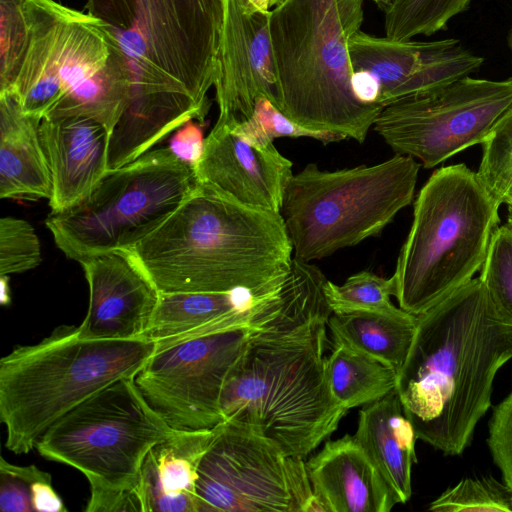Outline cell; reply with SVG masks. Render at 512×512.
I'll use <instances>...</instances> for the list:
<instances>
[{
    "label": "cell",
    "instance_id": "obj_1",
    "mask_svg": "<svg viewBox=\"0 0 512 512\" xmlns=\"http://www.w3.org/2000/svg\"><path fill=\"white\" fill-rule=\"evenodd\" d=\"M327 280L316 265L293 257L279 303L252 335L221 396L224 421L246 425L303 459L348 412L327 377Z\"/></svg>",
    "mask_w": 512,
    "mask_h": 512
},
{
    "label": "cell",
    "instance_id": "obj_2",
    "mask_svg": "<svg viewBox=\"0 0 512 512\" xmlns=\"http://www.w3.org/2000/svg\"><path fill=\"white\" fill-rule=\"evenodd\" d=\"M128 63L130 101L109 154L140 157L189 120L204 121L222 41L225 0H87Z\"/></svg>",
    "mask_w": 512,
    "mask_h": 512
},
{
    "label": "cell",
    "instance_id": "obj_3",
    "mask_svg": "<svg viewBox=\"0 0 512 512\" xmlns=\"http://www.w3.org/2000/svg\"><path fill=\"white\" fill-rule=\"evenodd\" d=\"M417 319L396 391L417 439L459 455L491 406L496 373L512 358V325L497 312L480 277Z\"/></svg>",
    "mask_w": 512,
    "mask_h": 512
},
{
    "label": "cell",
    "instance_id": "obj_4",
    "mask_svg": "<svg viewBox=\"0 0 512 512\" xmlns=\"http://www.w3.org/2000/svg\"><path fill=\"white\" fill-rule=\"evenodd\" d=\"M129 252L160 293L279 290L293 260L280 213L236 203L199 184Z\"/></svg>",
    "mask_w": 512,
    "mask_h": 512
},
{
    "label": "cell",
    "instance_id": "obj_5",
    "mask_svg": "<svg viewBox=\"0 0 512 512\" xmlns=\"http://www.w3.org/2000/svg\"><path fill=\"white\" fill-rule=\"evenodd\" d=\"M24 12L29 43L10 94L29 116L86 117L111 135L132 87L116 39L98 18L54 0H24Z\"/></svg>",
    "mask_w": 512,
    "mask_h": 512
},
{
    "label": "cell",
    "instance_id": "obj_6",
    "mask_svg": "<svg viewBox=\"0 0 512 512\" xmlns=\"http://www.w3.org/2000/svg\"><path fill=\"white\" fill-rule=\"evenodd\" d=\"M364 0H284L270 10L278 110L297 125L366 140L382 110L352 87L348 44L360 31Z\"/></svg>",
    "mask_w": 512,
    "mask_h": 512
},
{
    "label": "cell",
    "instance_id": "obj_7",
    "mask_svg": "<svg viewBox=\"0 0 512 512\" xmlns=\"http://www.w3.org/2000/svg\"><path fill=\"white\" fill-rule=\"evenodd\" d=\"M146 337L84 340L62 325L42 341L15 347L0 360V419L6 448L33 450L42 434L91 395L134 378L154 353Z\"/></svg>",
    "mask_w": 512,
    "mask_h": 512
},
{
    "label": "cell",
    "instance_id": "obj_8",
    "mask_svg": "<svg viewBox=\"0 0 512 512\" xmlns=\"http://www.w3.org/2000/svg\"><path fill=\"white\" fill-rule=\"evenodd\" d=\"M499 207L465 164L444 166L429 177L391 276L401 309L423 314L473 279L499 223Z\"/></svg>",
    "mask_w": 512,
    "mask_h": 512
},
{
    "label": "cell",
    "instance_id": "obj_9",
    "mask_svg": "<svg viewBox=\"0 0 512 512\" xmlns=\"http://www.w3.org/2000/svg\"><path fill=\"white\" fill-rule=\"evenodd\" d=\"M419 168L400 154L335 171L307 164L289 179L280 211L293 257L319 260L379 235L411 204Z\"/></svg>",
    "mask_w": 512,
    "mask_h": 512
},
{
    "label": "cell",
    "instance_id": "obj_10",
    "mask_svg": "<svg viewBox=\"0 0 512 512\" xmlns=\"http://www.w3.org/2000/svg\"><path fill=\"white\" fill-rule=\"evenodd\" d=\"M191 166L169 147L151 149L109 170L75 205L45 220L67 258L129 251L154 232L196 186Z\"/></svg>",
    "mask_w": 512,
    "mask_h": 512
},
{
    "label": "cell",
    "instance_id": "obj_11",
    "mask_svg": "<svg viewBox=\"0 0 512 512\" xmlns=\"http://www.w3.org/2000/svg\"><path fill=\"white\" fill-rule=\"evenodd\" d=\"M134 378L111 383L60 417L37 441L38 453L80 471L90 488L135 489L150 450L180 431L151 407Z\"/></svg>",
    "mask_w": 512,
    "mask_h": 512
},
{
    "label": "cell",
    "instance_id": "obj_12",
    "mask_svg": "<svg viewBox=\"0 0 512 512\" xmlns=\"http://www.w3.org/2000/svg\"><path fill=\"white\" fill-rule=\"evenodd\" d=\"M196 496L198 512H322L304 459L233 421L214 427Z\"/></svg>",
    "mask_w": 512,
    "mask_h": 512
},
{
    "label": "cell",
    "instance_id": "obj_13",
    "mask_svg": "<svg viewBox=\"0 0 512 512\" xmlns=\"http://www.w3.org/2000/svg\"><path fill=\"white\" fill-rule=\"evenodd\" d=\"M512 111V79L463 77L384 106L373 128L391 149L432 168L483 144Z\"/></svg>",
    "mask_w": 512,
    "mask_h": 512
},
{
    "label": "cell",
    "instance_id": "obj_14",
    "mask_svg": "<svg viewBox=\"0 0 512 512\" xmlns=\"http://www.w3.org/2000/svg\"><path fill=\"white\" fill-rule=\"evenodd\" d=\"M264 317L252 326L155 350L135 376L136 385L172 428L195 431L216 427L224 422L221 396L226 380Z\"/></svg>",
    "mask_w": 512,
    "mask_h": 512
},
{
    "label": "cell",
    "instance_id": "obj_15",
    "mask_svg": "<svg viewBox=\"0 0 512 512\" xmlns=\"http://www.w3.org/2000/svg\"><path fill=\"white\" fill-rule=\"evenodd\" d=\"M348 49L353 72L367 73L377 82L383 107L469 76L483 63L454 38L399 41L358 31Z\"/></svg>",
    "mask_w": 512,
    "mask_h": 512
},
{
    "label": "cell",
    "instance_id": "obj_16",
    "mask_svg": "<svg viewBox=\"0 0 512 512\" xmlns=\"http://www.w3.org/2000/svg\"><path fill=\"white\" fill-rule=\"evenodd\" d=\"M269 17L270 11L249 10L243 0H225L214 82L219 108L215 124L232 126L248 121L262 97L278 107L279 85Z\"/></svg>",
    "mask_w": 512,
    "mask_h": 512
},
{
    "label": "cell",
    "instance_id": "obj_17",
    "mask_svg": "<svg viewBox=\"0 0 512 512\" xmlns=\"http://www.w3.org/2000/svg\"><path fill=\"white\" fill-rule=\"evenodd\" d=\"M293 163L272 143L215 124L193 169L197 184L236 203L280 213Z\"/></svg>",
    "mask_w": 512,
    "mask_h": 512
},
{
    "label": "cell",
    "instance_id": "obj_18",
    "mask_svg": "<svg viewBox=\"0 0 512 512\" xmlns=\"http://www.w3.org/2000/svg\"><path fill=\"white\" fill-rule=\"evenodd\" d=\"M89 287V305L78 336L84 340L143 337L160 291L129 251H115L79 262Z\"/></svg>",
    "mask_w": 512,
    "mask_h": 512
},
{
    "label": "cell",
    "instance_id": "obj_19",
    "mask_svg": "<svg viewBox=\"0 0 512 512\" xmlns=\"http://www.w3.org/2000/svg\"><path fill=\"white\" fill-rule=\"evenodd\" d=\"M282 289L160 293L144 337L160 350L192 338L252 326L278 304Z\"/></svg>",
    "mask_w": 512,
    "mask_h": 512
},
{
    "label": "cell",
    "instance_id": "obj_20",
    "mask_svg": "<svg viewBox=\"0 0 512 512\" xmlns=\"http://www.w3.org/2000/svg\"><path fill=\"white\" fill-rule=\"evenodd\" d=\"M40 140L52 178L49 205L65 210L85 198L107 174L110 133L81 116L43 118Z\"/></svg>",
    "mask_w": 512,
    "mask_h": 512
},
{
    "label": "cell",
    "instance_id": "obj_21",
    "mask_svg": "<svg viewBox=\"0 0 512 512\" xmlns=\"http://www.w3.org/2000/svg\"><path fill=\"white\" fill-rule=\"evenodd\" d=\"M305 465L322 512H389L398 504L354 435L326 441Z\"/></svg>",
    "mask_w": 512,
    "mask_h": 512
},
{
    "label": "cell",
    "instance_id": "obj_22",
    "mask_svg": "<svg viewBox=\"0 0 512 512\" xmlns=\"http://www.w3.org/2000/svg\"><path fill=\"white\" fill-rule=\"evenodd\" d=\"M213 433L180 431L150 450L137 486L143 512H198V468Z\"/></svg>",
    "mask_w": 512,
    "mask_h": 512
},
{
    "label": "cell",
    "instance_id": "obj_23",
    "mask_svg": "<svg viewBox=\"0 0 512 512\" xmlns=\"http://www.w3.org/2000/svg\"><path fill=\"white\" fill-rule=\"evenodd\" d=\"M40 123V119L23 112L13 94L0 95L2 199H50L52 178L40 140Z\"/></svg>",
    "mask_w": 512,
    "mask_h": 512
},
{
    "label": "cell",
    "instance_id": "obj_24",
    "mask_svg": "<svg viewBox=\"0 0 512 512\" xmlns=\"http://www.w3.org/2000/svg\"><path fill=\"white\" fill-rule=\"evenodd\" d=\"M354 436L393 491L398 503H406L412 494L411 470L417 461V436L403 411L396 389L364 405L359 411Z\"/></svg>",
    "mask_w": 512,
    "mask_h": 512
},
{
    "label": "cell",
    "instance_id": "obj_25",
    "mask_svg": "<svg viewBox=\"0 0 512 512\" xmlns=\"http://www.w3.org/2000/svg\"><path fill=\"white\" fill-rule=\"evenodd\" d=\"M417 316L399 309L395 313L375 312L332 313L328 328L338 339L397 372L411 349Z\"/></svg>",
    "mask_w": 512,
    "mask_h": 512
},
{
    "label": "cell",
    "instance_id": "obj_26",
    "mask_svg": "<svg viewBox=\"0 0 512 512\" xmlns=\"http://www.w3.org/2000/svg\"><path fill=\"white\" fill-rule=\"evenodd\" d=\"M327 359L332 395L345 409L373 403L396 389L398 372L344 342L333 339Z\"/></svg>",
    "mask_w": 512,
    "mask_h": 512
},
{
    "label": "cell",
    "instance_id": "obj_27",
    "mask_svg": "<svg viewBox=\"0 0 512 512\" xmlns=\"http://www.w3.org/2000/svg\"><path fill=\"white\" fill-rule=\"evenodd\" d=\"M471 0H391L385 10L386 37L410 40L430 36L465 11Z\"/></svg>",
    "mask_w": 512,
    "mask_h": 512
},
{
    "label": "cell",
    "instance_id": "obj_28",
    "mask_svg": "<svg viewBox=\"0 0 512 512\" xmlns=\"http://www.w3.org/2000/svg\"><path fill=\"white\" fill-rule=\"evenodd\" d=\"M392 278H384L370 271L350 276L342 285L329 280L324 285L326 301L332 313L353 312L395 313L399 311L391 302L394 296Z\"/></svg>",
    "mask_w": 512,
    "mask_h": 512
},
{
    "label": "cell",
    "instance_id": "obj_29",
    "mask_svg": "<svg viewBox=\"0 0 512 512\" xmlns=\"http://www.w3.org/2000/svg\"><path fill=\"white\" fill-rule=\"evenodd\" d=\"M434 512H512V493L492 477L465 478L429 505Z\"/></svg>",
    "mask_w": 512,
    "mask_h": 512
},
{
    "label": "cell",
    "instance_id": "obj_30",
    "mask_svg": "<svg viewBox=\"0 0 512 512\" xmlns=\"http://www.w3.org/2000/svg\"><path fill=\"white\" fill-rule=\"evenodd\" d=\"M480 271L493 306L512 325V229L507 224L494 229Z\"/></svg>",
    "mask_w": 512,
    "mask_h": 512
},
{
    "label": "cell",
    "instance_id": "obj_31",
    "mask_svg": "<svg viewBox=\"0 0 512 512\" xmlns=\"http://www.w3.org/2000/svg\"><path fill=\"white\" fill-rule=\"evenodd\" d=\"M28 43L24 0H0V95L12 91Z\"/></svg>",
    "mask_w": 512,
    "mask_h": 512
},
{
    "label": "cell",
    "instance_id": "obj_32",
    "mask_svg": "<svg viewBox=\"0 0 512 512\" xmlns=\"http://www.w3.org/2000/svg\"><path fill=\"white\" fill-rule=\"evenodd\" d=\"M477 174L501 204L512 203V111L482 144Z\"/></svg>",
    "mask_w": 512,
    "mask_h": 512
},
{
    "label": "cell",
    "instance_id": "obj_33",
    "mask_svg": "<svg viewBox=\"0 0 512 512\" xmlns=\"http://www.w3.org/2000/svg\"><path fill=\"white\" fill-rule=\"evenodd\" d=\"M41 262V246L32 225L12 216L0 219V276L23 273Z\"/></svg>",
    "mask_w": 512,
    "mask_h": 512
},
{
    "label": "cell",
    "instance_id": "obj_34",
    "mask_svg": "<svg viewBox=\"0 0 512 512\" xmlns=\"http://www.w3.org/2000/svg\"><path fill=\"white\" fill-rule=\"evenodd\" d=\"M52 478L36 465H14L0 458V510L34 512L32 488L36 481Z\"/></svg>",
    "mask_w": 512,
    "mask_h": 512
},
{
    "label": "cell",
    "instance_id": "obj_35",
    "mask_svg": "<svg viewBox=\"0 0 512 512\" xmlns=\"http://www.w3.org/2000/svg\"><path fill=\"white\" fill-rule=\"evenodd\" d=\"M487 444L504 483L512 493V392L493 410Z\"/></svg>",
    "mask_w": 512,
    "mask_h": 512
},
{
    "label": "cell",
    "instance_id": "obj_36",
    "mask_svg": "<svg viewBox=\"0 0 512 512\" xmlns=\"http://www.w3.org/2000/svg\"><path fill=\"white\" fill-rule=\"evenodd\" d=\"M252 119L266 137L272 141L278 137H310L327 144L347 139L333 132L313 131L297 125L265 97L257 101Z\"/></svg>",
    "mask_w": 512,
    "mask_h": 512
},
{
    "label": "cell",
    "instance_id": "obj_37",
    "mask_svg": "<svg viewBox=\"0 0 512 512\" xmlns=\"http://www.w3.org/2000/svg\"><path fill=\"white\" fill-rule=\"evenodd\" d=\"M84 510L86 512H143V505L137 487L132 490L90 488V498Z\"/></svg>",
    "mask_w": 512,
    "mask_h": 512
},
{
    "label": "cell",
    "instance_id": "obj_38",
    "mask_svg": "<svg viewBox=\"0 0 512 512\" xmlns=\"http://www.w3.org/2000/svg\"><path fill=\"white\" fill-rule=\"evenodd\" d=\"M204 143L201 124L189 120L174 133L168 147L176 157L194 169L202 157Z\"/></svg>",
    "mask_w": 512,
    "mask_h": 512
},
{
    "label": "cell",
    "instance_id": "obj_39",
    "mask_svg": "<svg viewBox=\"0 0 512 512\" xmlns=\"http://www.w3.org/2000/svg\"><path fill=\"white\" fill-rule=\"evenodd\" d=\"M34 512H66L62 499L52 486V478L36 481L32 488Z\"/></svg>",
    "mask_w": 512,
    "mask_h": 512
},
{
    "label": "cell",
    "instance_id": "obj_40",
    "mask_svg": "<svg viewBox=\"0 0 512 512\" xmlns=\"http://www.w3.org/2000/svg\"><path fill=\"white\" fill-rule=\"evenodd\" d=\"M11 302L9 275L0 276V303L3 306H8Z\"/></svg>",
    "mask_w": 512,
    "mask_h": 512
},
{
    "label": "cell",
    "instance_id": "obj_41",
    "mask_svg": "<svg viewBox=\"0 0 512 512\" xmlns=\"http://www.w3.org/2000/svg\"><path fill=\"white\" fill-rule=\"evenodd\" d=\"M247 9L252 11H270L267 0H243Z\"/></svg>",
    "mask_w": 512,
    "mask_h": 512
},
{
    "label": "cell",
    "instance_id": "obj_42",
    "mask_svg": "<svg viewBox=\"0 0 512 512\" xmlns=\"http://www.w3.org/2000/svg\"><path fill=\"white\" fill-rule=\"evenodd\" d=\"M375 2L381 9L386 10V8L389 6L391 0H372Z\"/></svg>",
    "mask_w": 512,
    "mask_h": 512
},
{
    "label": "cell",
    "instance_id": "obj_43",
    "mask_svg": "<svg viewBox=\"0 0 512 512\" xmlns=\"http://www.w3.org/2000/svg\"><path fill=\"white\" fill-rule=\"evenodd\" d=\"M508 209V217H507V225L512 229V203L507 205Z\"/></svg>",
    "mask_w": 512,
    "mask_h": 512
},
{
    "label": "cell",
    "instance_id": "obj_44",
    "mask_svg": "<svg viewBox=\"0 0 512 512\" xmlns=\"http://www.w3.org/2000/svg\"><path fill=\"white\" fill-rule=\"evenodd\" d=\"M283 1L284 0H267V4H268V7L270 9V8H273V7L277 6V5H279Z\"/></svg>",
    "mask_w": 512,
    "mask_h": 512
},
{
    "label": "cell",
    "instance_id": "obj_45",
    "mask_svg": "<svg viewBox=\"0 0 512 512\" xmlns=\"http://www.w3.org/2000/svg\"><path fill=\"white\" fill-rule=\"evenodd\" d=\"M509 46H510V49L512 52V27H511V31H510V35H509Z\"/></svg>",
    "mask_w": 512,
    "mask_h": 512
}]
</instances>
